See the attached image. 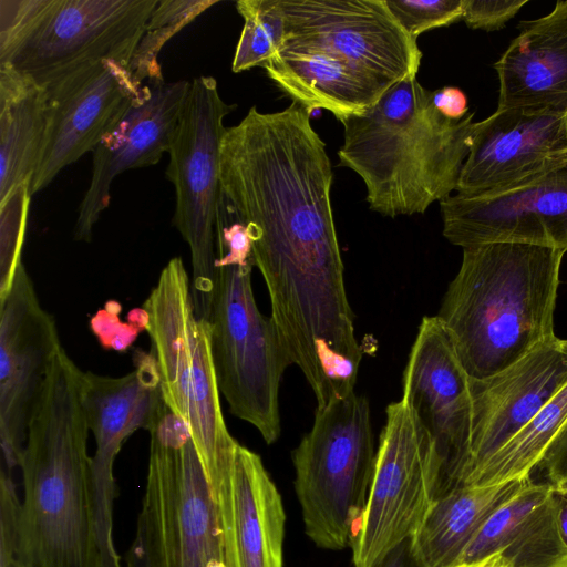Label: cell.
Masks as SVG:
<instances>
[{"instance_id":"6da1fadb","label":"cell","mask_w":567,"mask_h":567,"mask_svg":"<svg viewBox=\"0 0 567 567\" xmlns=\"http://www.w3.org/2000/svg\"><path fill=\"white\" fill-rule=\"evenodd\" d=\"M307 110L252 106L220 145V188L247 225L286 347L313 352L354 333L331 207L332 167Z\"/></svg>"},{"instance_id":"7a4b0ae2","label":"cell","mask_w":567,"mask_h":567,"mask_svg":"<svg viewBox=\"0 0 567 567\" xmlns=\"http://www.w3.org/2000/svg\"><path fill=\"white\" fill-rule=\"evenodd\" d=\"M84 372L61 346L30 419L20 467L22 567H96Z\"/></svg>"},{"instance_id":"3957f363","label":"cell","mask_w":567,"mask_h":567,"mask_svg":"<svg viewBox=\"0 0 567 567\" xmlns=\"http://www.w3.org/2000/svg\"><path fill=\"white\" fill-rule=\"evenodd\" d=\"M565 252L522 243L463 248L436 317L470 378H488L555 337Z\"/></svg>"},{"instance_id":"277c9868","label":"cell","mask_w":567,"mask_h":567,"mask_svg":"<svg viewBox=\"0 0 567 567\" xmlns=\"http://www.w3.org/2000/svg\"><path fill=\"white\" fill-rule=\"evenodd\" d=\"M340 122V165L362 178L370 209L386 217L423 214L456 189L476 125L474 113L443 116L416 78L394 83L370 109Z\"/></svg>"},{"instance_id":"5b68a950","label":"cell","mask_w":567,"mask_h":567,"mask_svg":"<svg viewBox=\"0 0 567 567\" xmlns=\"http://www.w3.org/2000/svg\"><path fill=\"white\" fill-rule=\"evenodd\" d=\"M252 243L247 226H216V284L209 317L220 394L234 415L254 425L267 444L280 435L279 388L292 364L278 328L256 303Z\"/></svg>"},{"instance_id":"8992f818","label":"cell","mask_w":567,"mask_h":567,"mask_svg":"<svg viewBox=\"0 0 567 567\" xmlns=\"http://www.w3.org/2000/svg\"><path fill=\"white\" fill-rule=\"evenodd\" d=\"M143 310L163 401L188 426L214 496L239 443L221 411L209 321L195 313L181 257L164 267Z\"/></svg>"},{"instance_id":"52a82bcc","label":"cell","mask_w":567,"mask_h":567,"mask_svg":"<svg viewBox=\"0 0 567 567\" xmlns=\"http://www.w3.org/2000/svg\"><path fill=\"white\" fill-rule=\"evenodd\" d=\"M368 400L354 392L316 409L292 452L295 491L307 536L322 549L351 547L373 477Z\"/></svg>"},{"instance_id":"ba28073f","label":"cell","mask_w":567,"mask_h":567,"mask_svg":"<svg viewBox=\"0 0 567 567\" xmlns=\"http://www.w3.org/2000/svg\"><path fill=\"white\" fill-rule=\"evenodd\" d=\"M136 528L156 567H227L217 507L188 426L163 402Z\"/></svg>"},{"instance_id":"9c48e42d","label":"cell","mask_w":567,"mask_h":567,"mask_svg":"<svg viewBox=\"0 0 567 567\" xmlns=\"http://www.w3.org/2000/svg\"><path fill=\"white\" fill-rule=\"evenodd\" d=\"M226 103L213 76L190 82L168 151L166 177L175 188L173 225L190 250L192 300L197 318L208 321L216 284V213L220 196V145Z\"/></svg>"},{"instance_id":"30bf717a","label":"cell","mask_w":567,"mask_h":567,"mask_svg":"<svg viewBox=\"0 0 567 567\" xmlns=\"http://www.w3.org/2000/svg\"><path fill=\"white\" fill-rule=\"evenodd\" d=\"M442 481L435 441L414 410L388 405L368 501L351 544L354 567H375L419 529Z\"/></svg>"},{"instance_id":"8fae6325","label":"cell","mask_w":567,"mask_h":567,"mask_svg":"<svg viewBox=\"0 0 567 567\" xmlns=\"http://www.w3.org/2000/svg\"><path fill=\"white\" fill-rule=\"evenodd\" d=\"M158 1L51 0L8 64L45 90L103 60L128 66Z\"/></svg>"},{"instance_id":"7c38bea8","label":"cell","mask_w":567,"mask_h":567,"mask_svg":"<svg viewBox=\"0 0 567 567\" xmlns=\"http://www.w3.org/2000/svg\"><path fill=\"white\" fill-rule=\"evenodd\" d=\"M135 370L117 378L83 374V406L95 450L90 478L96 567H122L113 539L116 497L115 460L130 435L150 430L163 403L157 363L152 352H134Z\"/></svg>"},{"instance_id":"4fadbf2b","label":"cell","mask_w":567,"mask_h":567,"mask_svg":"<svg viewBox=\"0 0 567 567\" xmlns=\"http://www.w3.org/2000/svg\"><path fill=\"white\" fill-rule=\"evenodd\" d=\"M276 1L285 22L282 47H318L392 83L416 76L422 52L385 0Z\"/></svg>"},{"instance_id":"5bb4252c","label":"cell","mask_w":567,"mask_h":567,"mask_svg":"<svg viewBox=\"0 0 567 567\" xmlns=\"http://www.w3.org/2000/svg\"><path fill=\"white\" fill-rule=\"evenodd\" d=\"M61 346L55 321L21 264L0 300V443L7 472L20 466L30 419Z\"/></svg>"},{"instance_id":"9a60e30c","label":"cell","mask_w":567,"mask_h":567,"mask_svg":"<svg viewBox=\"0 0 567 567\" xmlns=\"http://www.w3.org/2000/svg\"><path fill=\"white\" fill-rule=\"evenodd\" d=\"M443 235L462 248L522 243L567 251V159L508 188L440 202Z\"/></svg>"},{"instance_id":"2e32d148","label":"cell","mask_w":567,"mask_h":567,"mask_svg":"<svg viewBox=\"0 0 567 567\" xmlns=\"http://www.w3.org/2000/svg\"><path fill=\"white\" fill-rule=\"evenodd\" d=\"M470 379L437 317H424L403 373L401 399L435 441L442 462L437 497L462 485L468 465Z\"/></svg>"},{"instance_id":"e0dca14e","label":"cell","mask_w":567,"mask_h":567,"mask_svg":"<svg viewBox=\"0 0 567 567\" xmlns=\"http://www.w3.org/2000/svg\"><path fill=\"white\" fill-rule=\"evenodd\" d=\"M48 127L33 174L31 196L56 175L93 151L102 137L146 93L128 66L103 60L47 90Z\"/></svg>"},{"instance_id":"ac0fdd59","label":"cell","mask_w":567,"mask_h":567,"mask_svg":"<svg viewBox=\"0 0 567 567\" xmlns=\"http://www.w3.org/2000/svg\"><path fill=\"white\" fill-rule=\"evenodd\" d=\"M567 159V114L496 109L476 122L456 194L502 190Z\"/></svg>"},{"instance_id":"d6986e66","label":"cell","mask_w":567,"mask_h":567,"mask_svg":"<svg viewBox=\"0 0 567 567\" xmlns=\"http://www.w3.org/2000/svg\"><path fill=\"white\" fill-rule=\"evenodd\" d=\"M566 384L567 339L556 336L488 378H471L470 461L462 484Z\"/></svg>"},{"instance_id":"ffe728a7","label":"cell","mask_w":567,"mask_h":567,"mask_svg":"<svg viewBox=\"0 0 567 567\" xmlns=\"http://www.w3.org/2000/svg\"><path fill=\"white\" fill-rule=\"evenodd\" d=\"M145 85V95L92 151L91 182L74 227L76 240H91L94 225L110 205L112 183L120 174L155 165L169 151L190 82L162 80Z\"/></svg>"},{"instance_id":"44dd1931","label":"cell","mask_w":567,"mask_h":567,"mask_svg":"<svg viewBox=\"0 0 567 567\" xmlns=\"http://www.w3.org/2000/svg\"><path fill=\"white\" fill-rule=\"evenodd\" d=\"M213 498L227 567H282L285 509L258 454L238 444Z\"/></svg>"},{"instance_id":"7402d4cb","label":"cell","mask_w":567,"mask_h":567,"mask_svg":"<svg viewBox=\"0 0 567 567\" xmlns=\"http://www.w3.org/2000/svg\"><path fill=\"white\" fill-rule=\"evenodd\" d=\"M517 27L518 35L494 64L499 80L497 109L567 114V0Z\"/></svg>"},{"instance_id":"603a6c76","label":"cell","mask_w":567,"mask_h":567,"mask_svg":"<svg viewBox=\"0 0 567 567\" xmlns=\"http://www.w3.org/2000/svg\"><path fill=\"white\" fill-rule=\"evenodd\" d=\"M495 554L507 567H567V545L548 483L526 482L487 519L457 567L484 561Z\"/></svg>"},{"instance_id":"cb8c5ba5","label":"cell","mask_w":567,"mask_h":567,"mask_svg":"<svg viewBox=\"0 0 567 567\" xmlns=\"http://www.w3.org/2000/svg\"><path fill=\"white\" fill-rule=\"evenodd\" d=\"M265 69L292 102L309 113L327 110L339 121L370 109L394 84L341 55L309 45H284Z\"/></svg>"},{"instance_id":"d4e9b609","label":"cell","mask_w":567,"mask_h":567,"mask_svg":"<svg viewBox=\"0 0 567 567\" xmlns=\"http://www.w3.org/2000/svg\"><path fill=\"white\" fill-rule=\"evenodd\" d=\"M529 480L491 486H458L437 497L410 538L419 565L457 567L487 519Z\"/></svg>"},{"instance_id":"484cf974","label":"cell","mask_w":567,"mask_h":567,"mask_svg":"<svg viewBox=\"0 0 567 567\" xmlns=\"http://www.w3.org/2000/svg\"><path fill=\"white\" fill-rule=\"evenodd\" d=\"M48 127V93L11 64H0V202L31 184Z\"/></svg>"},{"instance_id":"4316f807","label":"cell","mask_w":567,"mask_h":567,"mask_svg":"<svg viewBox=\"0 0 567 567\" xmlns=\"http://www.w3.org/2000/svg\"><path fill=\"white\" fill-rule=\"evenodd\" d=\"M567 423V384L462 486H491L530 478L546 450Z\"/></svg>"},{"instance_id":"83f0119b","label":"cell","mask_w":567,"mask_h":567,"mask_svg":"<svg viewBox=\"0 0 567 567\" xmlns=\"http://www.w3.org/2000/svg\"><path fill=\"white\" fill-rule=\"evenodd\" d=\"M218 0H159L153 10L128 70L140 84L164 80L158 54L164 45L183 28Z\"/></svg>"},{"instance_id":"f1b7e54d","label":"cell","mask_w":567,"mask_h":567,"mask_svg":"<svg viewBox=\"0 0 567 567\" xmlns=\"http://www.w3.org/2000/svg\"><path fill=\"white\" fill-rule=\"evenodd\" d=\"M244 27L236 47L231 70L235 73L264 66L281 49L285 22L276 0L236 2Z\"/></svg>"},{"instance_id":"f546056e","label":"cell","mask_w":567,"mask_h":567,"mask_svg":"<svg viewBox=\"0 0 567 567\" xmlns=\"http://www.w3.org/2000/svg\"><path fill=\"white\" fill-rule=\"evenodd\" d=\"M30 198V183L27 182L0 202V300L8 293L22 264Z\"/></svg>"},{"instance_id":"4dcf8cb0","label":"cell","mask_w":567,"mask_h":567,"mask_svg":"<svg viewBox=\"0 0 567 567\" xmlns=\"http://www.w3.org/2000/svg\"><path fill=\"white\" fill-rule=\"evenodd\" d=\"M385 4L401 28L414 40L427 30L462 20L463 16L462 0H385Z\"/></svg>"},{"instance_id":"1f68e13d","label":"cell","mask_w":567,"mask_h":567,"mask_svg":"<svg viewBox=\"0 0 567 567\" xmlns=\"http://www.w3.org/2000/svg\"><path fill=\"white\" fill-rule=\"evenodd\" d=\"M51 0H0V64L9 63Z\"/></svg>"},{"instance_id":"d6a6232c","label":"cell","mask_w":567,"mask_h":567,"mask_svg":"<svg viewBox=\"0 0 567 567\" xmlns=\"http://www.w3.org/2000/svg\"><path fill=\"white\" fill-rule=\"evenodd\" d=\"M462 20L471 29L495 31L514 18L527 0H462Z\"/></svg>"},{"instance_id":"836d02e7","label":"cell","mask_w":567,"mask_h":567,"mask_svg":"<svg viewBox=\"0 0 567 567\" xmlns=\"http://www.w3.org/2000/svg\"><path fill=\"white\" fill-rule=\"evenodd\" d=\"M537 467L553 488L567 489V423L549 444Z\"/></svg>"},{"instance_id":"e575fe53","label":"cell","mask_w":567,"mask_h":567,"mask_svg":"<svg viewBox=\"0 0 567 567\" xmlns=\"http://www.w3.org/2000/svg\"><path fill=\"white\" fill-rule=\"evenodd\" d=\"M432 103L443 116L452 121H460L468 114L467 97L455 86L432 91Z\"/></svg>"},{"instance_id":"d590c367","label":"cell","mask_w":567,"mask_h":567,"mask_svg":"<svg viewBox=\"0 0 567 567\" xmlns=\"http://www.w3.org/2000/svg\"><path fill=\"white\" fill-rule=\"evenodd\" d=\"M125 567H156L145 537L137 528L125 554Z\"/></svg>"},{"instance_id":"8d00e7d4","label":"cell","mask_w":567,"mask_h":567,"mask_svg":"<svg viewBox=\"0 0 567 567\" xmlns=\"http://www.w3.org/2000/svg\"><path fill=\"white\" fill-rule=\"evenodd\" d=\"M375 567H421L411 550L410 539L394 547Z\"/></svg>"},{"instance_id":"74e56055","label":"cell","mask_w":567,"mask_h":567,"mask_svg":"<svg viewBox=\"0 0 567 567\" xmlns=\"http://www.w3.org/2000/svg\"><path fill=\"white\" fill-rule=\"evenodd\" d=\"M553 499L556 508L559 532L567 545V489L553 488Z\"/></svg>"},{"instance_id":"f35d334b","label":"cell","mask_w":567,"mask_h":567,"mask_svg":"<svg viewBox=\"0 0 567 567\" xmlns=\"http://www.w3.org/2000/svg\"><path fill=\"white\" fill-rule=\"evenodd\" d=\"M485 567H507L501 555L495 554L487 559Z\"/></svg>"},{"instance_id":"ab89813d","label":"cell","mask_w":567,"mask_h":567,"mask_svg":"<svg viewBox=\"0 0 567 567\" xmlns=\"http://www.w3.org/2000/svg\"><path fill=\"white\" fill-rule=\"evenodd\" d=\"M486 563H487V559H486V560H484V561L477 563V564L466 565V566H460V567H485V566H486Z\"/></svg>"}]
</instances>
